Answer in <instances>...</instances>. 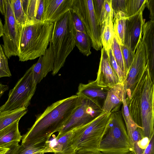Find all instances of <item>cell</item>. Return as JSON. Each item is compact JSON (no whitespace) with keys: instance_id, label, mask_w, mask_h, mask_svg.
Segmentation results:
<instances>
[{"instance_id":"obj_1","label":"cell","mask_w":154,"mask_h":154,"mask_svg":"<svg viewBox=\"0 0 154 154\" xmlns=\"http://www.w3.org/2000/svg\"><path fill=\"white\" fill-rule=\"evenodd\" d=\"M82 97L77 95L60 100L48 106L36 116V120L28 131L22 136L21 144L49 140L55 132H59L79 105Z\"/></svg>"},{"instance_id":"obj_2","label":"cell","mask_w":154,"mask_h":154,"mask_svg":"<svg viewBox=\"0 0 154 154\" xmlns=\"http://www.w3.org/2000/svg\"><path fill=\"white\" fill-rule=\"evenodd\" d=\"M130 115L149 140L154 135V84L148 63L130 97H126Z\"/></svg>"},{"instance_id":"obj_3","label":"cell","mask_w":154,"mask_h":154,"mask_svg":"<svg viewBox=\"0 0 154 154\" xmlns=\"http://www.w3.org/2000/svg\"><path fill=\"white\" fill-rule=\"evenodd\" d=\"M53 23L41 21L22 26L18 57L24 62L43 55L51 38Z\"/></svg>"},{"instance_id":"obj_4","label":"cell","mask_w":154,"mask_h":154,"mask_svg":"<svg viewBox=\"0 0 154 154\" xmlns=\"http://www.w3.org/2000/svg\"><path fill=\"white\" fill-rule=\"evenodd\" d=\"M50 42L53 48L54 69L52 75H56L63 67L68 56L75 45V29L69 10L54 23Z\"/></svg>"},{"instance_id":"obj_5","label":"cell","mask_w":154,"mask_h":154,"mask_svg":"<svg viewBox=\"0 0 154 154\" xmlns=\"http://www.w3.org/2000/svg\"><path fill=\"white\" fill-rule=\"evenodd\" d=\"M111 112L103 111L88 123L74 129L72 146L75 154H90L99 151V146L109 124Z\"/></svg>"},{"instance_id":"obj_6","label":"cell","mask_w":154,"mask_h":154,"mask_svg":"<svg viewBox=\"0 0 154 154\" xmlns=\"http://www.w3.org/2000/svg\"><path fill=\"white\" fill-rule=\"evenodd\" d=\"M99 150L105 154H126L131 152L129 139L121 111L111 112Z\"/></svg>"},{"instance_id":"obj_7","label":"cell","mask_w":154,"mask_h":154,"mask_svg":"<svg viewBox=\"0 0 154 154\" xmlns=\"http://www.w3.org/2000/svg\"><path fill=\"white\" fill-rule=\"evenodd\" d=\"M37 84L34 80L31 66L10 90L8 98L0 107V112L27 108L36 91Z\"/></svg>"},{"instance_id":"obj_8","label":"cell","mask_w":154,"mask_h":154,"mask_svg":"<svg viewBox=\"0 0 154 154\" xmlns=\"http://www.w3.org/2000/svg\"><path fill=\"white\" fill-rule=\"evenodd\" d=\"M71 10L75 11L82 20L93 48L97 51L101 49L102 26L99 24L96 16L93 0H73Z\"/></svg>"},{"instance_id":"obj_9","label":"cell","mask_w":154,"mask_h":154,"mask_svg":"<svg viewBox=\"0 0 154 154\" xmlns=\"http://www.w3.org/2000/svg\"><path fill=\"white\" fill-rule=\"evenodd\" d=\"M3 25L2 49L8 58L18 56L22 26L16 21L12 9L11 0H7L6 8Z\"/></svg>"},{"instance_id":"obj_10","label":"cell","mask_w":154,"mask_h":154,"mask_svg":"<svg viewBox=\"0 0 154 154\" xmlns=\"http://www.w3.org/2000/svg\"><path fill=\"white\" fill-rule=\"evenodd\" d=\"M103 111L100 105L82 97L79 105L75 109L57 136L88 123Z\"/></svg>"},{"instance_id":"obj_11","label":"cell","mask_w":154,"mask_h":154,"mask_svg":"<svg viewBox=\"0 0 154 154\" xmlns=\"http://www.w3.org/2000/svg\"><path fill=\"white\" fill-rule=\"evenodd\" d=\"M145 7V4L135 15L126 18L124 45L128 47L134 53L142 37V27L145 23L143 14Z\"/></svg>"},{"instance_id":"obj_12","label":"cell","mask_w":154,"mask_h":154,"mask_svg":"<svg viewBox=\"0 0 154 154\" xmlns=\"http://www.w3.org/2000/svg\"><path fill=\"white\" fill-rule=\"evenodd\" d=\"M147 63L142 37L137 47L134 59L126 80V98L130 97L134 86Z\"/></svg>"},{"instance_id":"obj_13","label":"cell","mask_w":154,"mask_h":154,"mask_svg":"<svg viewBox=\"0 0 154 154\" xmlns=\"http://www.w3.org/2000/svg\"><path fill=\"white\" fill-rule=\"evenodd\" d=\"M95 81L98 85L109 88L121 83L110 65L108 52L103 48L101 49V57Z\"/></svg>"},{"instance_id":"obj_14","label":"cell","mask_w":154,"mask_h":154,"mask_svg":"<svg viewBox=\"0 0 154 154\" xmlns=\"http://www.w3.org/2000/svg\"><path fill=\"white\" fill-rule=\"evenodd\" d=\"M73 0H44L43 21L54 23L69 10Z\"/></svg>"},{"instance_id":"obj_15","label":"cell","mask_w":154,"mask_h":154,"mask_svg":"<svg viewBox=\"0 0 154 154\" xmlns=\"http://www.w3.org/2000/svg\"><path fill=\"white\" fill-rule=\"evenodd\" d=\"M54 56L51 42L45 54L39 57L37 62L31 66L33 77L37 84L54 69Z\"/></svg>"},{"instance_id":"obj_16","label":"cell","mask_w":154,"mask_h":154,"mask_svg":"<svg viewBox=\"0 0 154 154\" xmlns=\"http://www.w3.org/2000/svg\"><path fill=\"white\" fill-rule=\"evenodd\" d=\"M110 88L98 85L95 80L90 81L87 84L80 83L76 94L100 105L99 101H104Z\"/></svg>"},{"instance_id":"obj_17","label":"cell","mask_w":154,"mask_h":154,"mask_svg":"<svg viewBox=\"0 0 154 154\" xmlns=\"http://www.w3.org/2000/svg\"><path fill=\"white\" fill-rule=\"evenodd\" d=\"M126 92V83H120L110 88L101 107L102 111L108 113L118 111Z\"/></svg>"},{"instance_id":"obj_18","label":"cell","mask_w":154,"mask_h":154,"mask_svg":"<svg viewBox=\"0 0 154 154\" xmlns=\"http://www.w3.org/2000/svg\"><path fill=\"white\" fill-rule=\"evenodd\" d=\"M142 39L145 47L148 67L153 78L154 65V21L145 23L142 27Z\"/></svg>"},{"instance_id":"obj_19","label":"cell","mask_w":154,"mask_h":154,"mask_svg":"<svg viewBox=\"0 0 154 154\" xmlns=\"http://www.w3.org/2000/svg\"><path fill=\"white\" fill-rule=\"evenodd\" d=\"M74 129L60 136L53 135L48 144L52 153L55 154H75L72 146Z\"/></svg>"},{"instance_id":"obj_20","label":"cell","mask_w":154,"mask_h":154,"mask_svg":"<svg viewBox=\"0 0 154 154\" xmlns=\"http://www.w3.org/2000/svg\"><path fill=\"white\" fill-rule=\"evenodd\" d=\"M21 1L27 17L26 23L43 21L44 0H21Z\"/></svg>"},{"instance_id":"obj_21","label":"cell","mask_w":154,"mask_h":154,"mask_svg":"<svg viewBox=\"0 0 154 154\" xmlns=\"http://www.w3.org/2000/svg\"><path fill=\"white\" fill-rule=\"evenodd\" d=\"M20 120L0 131V148H9L19 145L22 136L19 129Z\"/></svg>"},{"instance_id":"obj_22","label":"cell","mask_w":154,"mask_h":154,"mask_svg":"<svg viewBox=\"0 0 154 154\" xmlns=\"http://www.w3.org/2000/svg\"><path fill=\"white\" fill-rule=\"evenodd\" d=\"M49 140L45 139L19 145L13 154H45L52 153L48 144Z\"/></svg>"},{"instance_id":"obj_23","label":"cell","mask_w":154,"mask_h":154,"mask_svg":"<svg viewBox=\"0 0 154 154\" xmlns=\"http://www.w3.org/2000/svg\"><path fill=\"white\" fill-rule=\"evenodd\" d=\"M28 111L23 108L13 110L0 112V131L25 115Z\"/></svg>"},{"instance_id":"obj_24","label":"cell","mask_w":154,"mask_h":154,"mask_svg":"<svg viewBox=\"0 0 154 154\" xmlns=\"http://www.w3.org/2000/svg\"><path fill=\"white\" fill-rule=\"evenodd\" d=\"M126 19L125 14L121 12H118L113 17V28L115 35L120 45H124Z\"/></svg>"},{"instance_id":"obj_25","label":"cell","mask_w":154,"mask_h":154,"mask_svg":"<svg viewBox=\"0 0 154 154\" xmlns=\"http://www.w3.org/2000/svg\"><path fill=\"white\" fill-rule=\"evenodd\" d=\"M75 45L80 52L87 57L91 54V41L87 32L75 31Z\"/></svg>"},{"instance_id":"obj_26","label":"cell","mask_w":154,"mask_h":154,"mask_svg":"<svg viewBox=\"0 0 154 154\" xmlns=\"http://www.w3.org/2000/svg\"><path fill=\"white\" fill-rule=\"evenodd\" d=\"M115 36L113 22L103 23L101 29L100 40L103 48L106 51L111 48Z\"/></svg>"},{"instance_id":"obj_27","label":"cell","mask_w":154,"mask_h":154,"mask_svg":"<svg viewBox=\"0 0 154 154\" xmlns=\"http://www.w3.org/2000/svg\"><path fill=\"white\" fill-rule=\"evenodd\" d=\"M122 103V114L125 123L126 128L130 143L134 132L138 127H140L135 123L130 115L126 102L125 97H124Z\"/></svg>"},{"instance_id":"obj_28","label":"cell","mask_w":154,"mask_h":154,"mask_svg":"<svg viewBox=\"0 0 154 154\" xmlns=\"http://www.w3.org/2000/svg\"><path fill=\"white\" fill-rule=\"evenodd\" d=\"M111 50L116 63L125 73L127 78L128 73L123 59L120 45L117 41L115 35L112 43Z\"/></svg>"},{"instance_id":"obj_29","label":"cell","mask_w":154,"mask_h":154,"mask_svg":"<svg viewBox=\"0 0 154 154\" xmlns=\"http://www.w3.org/2000/svg\"><path fill=\"white\" fill-rule=\"evenodd\" d=\"M13 12L16 22L24 26L26 23L27 17L22 8L21 0H11Z\"/></svg>"},{"instance_id":"obj_30","label":"cell","mask_w":154,"mask_h":154,"mask_svg":"<svg viewBox=\"0 0 154 154\" xmlns=\"http://www.w3.org/2000/svg\"><path fill=\"white\" fill-rule=\"evenodd\" d=\"M146 1V0H126L125 17H129L136 14L145 4Z\"/></svg>"},{"instance_id":"obj_31","label":"cell","mask_w":154,"mask_h":154,"mask_svg":"<svg viewBox=\"0 0 154 154\" xmlns=\"http://www.w3.org/2000/svg\"><path fill=\"white\" fill-rule=\"evenodd\" d=\"M110 65L115 73L121 83H126L127 77L124 72L116 63L112 53L111 48L107 51Z\"/></svg>"},{"instance_id":"obj_32","label":"cell","mask_w":154,"mask_h":154,"mask_svg":"<svg viewBox=\"0 0 154 154\" xmlns=\"http://www.w3.org/2000/svg\"><path fill=\"white\" fill-rule=\"evenodd\" d=\"M11 76L8 67V58L5 55L0 44V78L5 77H10Z\"/></svg>"},{"instance_id":"obj_33","label":"cell","mask_w":154,"mask_h":154,"mask_svg":"<svg viewBox=\"0 0 154 154\" xmlns=\"http://www.w3.org/2000/svg\"><path fill=\"white\" fill-rule=\"evenodd\" d=\"M120 47L128 73L133 61L135 53L133 52L130 48L125 45H120Z\"/></svg>"},{"instance_id":"obj_34","label":"cell","mask_w":154,"mask_h":154,"mask_svg":"<svg viewBox=\"0 0 154 154\" xmlns=\"http://www.w3.org/2000/svg\"><path fill=\"white\" fill-rule=\"evenodd\" d=\"M113 14L111 0H104L102 24L106 22H113Z\"/></svg>"},{"instance_id":"obj_35","label":"cell","mask_w":154,"mask_h":154,"mask_svg":"<svg viewBox=\"0 0 154 154\" xmlns=\"http://www.w3.org/2000/svg\"><path fill=\"white\" fill-rule=\"evenodd\" d=\"M95 13L99 24L102 26L104 0H93Z\"/></svg>"},{"instance_id":"obj_36","label":"cell","mask_w":154,"mask_h":154,"mask_svg":"<svg viewBox=\"0 0 154 154\" xmlns=\"http://www.w3.org/2000/svg\"><path fill=\"white\" fill-rule=\"evenodd\" d=\"M113 17L118 12H121L125 14L126 12V0H111Z\"/></svg>"},{"instance_id":"obj_37","label":"cell","mask_w":154,"mask_h":154,"mask_svg":"<svg viewBox=\"0 0 154 154\" xmlns=\"http://www.w3.org/2000/svg\"><path fill=\"white\" fill-rule=\"evenodd\" d=\"M71 11L72 18L75 31L87 32L85 28L79 15L74 11Z\"/></svg>"},{"instance_id":"obj_38","label":"cell","mask_w":154,"mask_h":154,"mask_svg":"<svg viewBox=\"0 0 154 154\" xmlns=\"http://www.w3.org/2000/svg\"><path fill=\"white\" fill-rule=\"evenodd\" d=\"M145 5L149 10L150 20L154 21V0H146Z\"/></svg>"},{"instance_id":"obj_39","label":"cell","mask_w":154,"mask_h":154,"mask_svg":"<svg viewBox=\"0 0 154 154\" xmlns=\"http://www.w3.org/2000/svg\"><path fill=\"white\" fill-rule=\"evenodd\" d=\"M143 154H154V136L151 138L149 143L144 150Z\"/></svg>"},{"instance_id":"obj_40","label":"cell","mask_w":154,"mask_h":154,"mask_svg":"<svg viewBox=\"0 0 154 154\" xmlns=\"http://www.w3.org/2000/svg\"><path fill=\"white\" fill-rule=\"evenodd\" d=\"M150 140L148 137H144L137 142V145L140 149L144 150L148 146Z\"/></svg>"},{"instance_id":"obj_41","label":"cell","mask_w":154,"mask_h":154,"mask_svg":"<svg viewBox=\"0 0 154 154\" xmlns=\"http://www.w3.org/2000/svg\"><path fill=\"white\" fill-rule=\"evenodd\" d=\"M7 0H0V12L3 15H5L6 8Z\"/></svg>"},{"instance_id":"obj_42","label":"cell","mask_w":154,"mask_h":154,"mask_svg":"<svg viewBox=\"0 0 154 154\" xmlns=\"http://www.w3.org/2000/svg\"><path fill=\"white\" fill-rule=\"evenodd\" d=\"M8 89L9 87L8 85L0 83V99L4 93Z\"/></svg>"},{"instance_id":"obj_43","label":"cell","mask_w":154,"mask_h":154,"mask_svg":"<svg viewBox=\"0 0 154 154\" xmlns=\"http://www.w3.org/2000/svg\"><path fill=\"white\" fill-rule=\"evenodd\" d=\"M4 33L3 25L0 18V38L3 36Z\"/></svg>"},{"instance_id":"obj_44","label":"cell","mask_w":154,"mask_h":154,"mask_svg":"<svg viewBox=\"0 0 154 154\" xmlns=\"http://www.w3.org/2000/svg\"><path fill=\"white\" fill-rule=\"evenodd\" d=\"M9 149V148H0V154H5Z\"/></svg>"},{"instance_id":"obj_45","label":"cell","mask_w":154,"mask_h":154,"mask_svg":"<svg viewBox=\"0 0 154 154\" xmlns=\"http://www.w3.org/2000/svg\"><path fill=\"white\" fill-rule=\"evenodd\" d=\"M18 146H12L9 148V150L5 154H13L16 148Z\"/></svg>"},{"instance_id":"obj_46","label":"cell","mask_w":154,"mask_h":154,"mask_svg":"<svg viewBox=\"0 0 154 154\" xmlns=\"http://www.w3.org/2000/svg\"><path fill=\"white\" fill-rule=\"evenodd\" d=\"M90 154H105L103 153L100 151H98L93 152Z\"/></svg>"},{"instance_id":"obj_47","label":"cell","mask_w":154,"mask_h":154,"mask_svg":"<svg viewBox=\"0 0 154 154\" xmlns=\"http://www.w3.org/2000/svg\"><path fill=\"white\" fill-rule=\"evenodd\" d=\"M126 154H133L131 152H130Z\"/></svg>"}]
</instances>
